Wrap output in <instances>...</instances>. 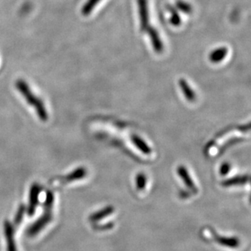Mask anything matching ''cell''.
Returning a JSON list of instances; mask_svg holds the SVG:
<instances>
[{"label": "cell", "instance_id": "4fadbf2b", "mask_svg": "<svg viewBox=\"0 0 251 251\" xmlns=\"http://www.w3.org/2000/svg\"><path fill=\"white\" fill-rule=\"evenodd\" d=\"M25 208L24 206H21L18 209V211H17V216H16V218H15V223L16 224H20L22 222V217L24 216L25 215Z\"/></svg>", "mask_w": 251, "mask_h": 251}, {"label": "cell", "instance_id": "8992f818", "mask_svg": "<svg viewBox=\"0 0 251 251\" xmlns=\"http://www.w3.org/2000/svg\"><path fill=\"white\" fill-rule=\"evenodd\" d=\"M40 185L38 184H34L32 185L30 190V195H29V210H28V214L29 215H33L34 210H35L36 205L38 204V195L40 193Z\"/></svg>", "mask_w": 251, "mask_h": 251}, {"label": "cell", "instance_id": "6da1fadb", "mask_svg": "<svg viewBox=\"0 0 251 251\" xmlns=\"http://www.w3.org/2000/svg\"><path fill=\"white\" fill-rule=\"evenodd\" d=\"M16 87H17L18 91L23 95V97L25 99L28 104L34 107L36 112L38 113V117L42 121H47L48 118V114L47 110H46L45 105L39 98L37 97L33 94L26 81L22 80V79L17 80L16 81Z\"/></svg>", "mask_w": 251, "mask_h": 251}, {"label": "cell", "instance_id": "3957f363", "mask_svg": "<svg viewBox=\"0 0 251 251\" xmlns=\"http://www.w3.org/2000/svg\"><path fill=\"white\" fill-rule=\"evenodd\" d=\"M147 32L149 34L150 38L151 41L152 47L154 48V51L158 54L163 52L164 44H163L161 38L159 37V33L157 32L156 29L152 27H149L147 28Z\"/></svg>", "mask_w": 251, "mask_h": 251}, {"label": "cell", "instance_id": "7a4b0ae2", "mask_svg": "<svg viewBox=\"0 0 251 251\" xmlns=\"http://www.w3.org/2000/svg\"><path fill=\"white\" fill-rule=\"evenodd\" d=\"M138 13L140 17V28L145 32L149 28V10L147 0H138Z\"/></svg>", "mask_w": 251, "mask_h": 251}, {"label": "cell", "instance_id": "277c9868", "mask_svg": "<svg viewBox=\"0 0 251 251\" xmlns=\"http://www.w3.org/2000/svg\"><path fill=\"white\" fill-rule=\"evenodd\" d=\"M51 219V215L50 212H47L44 216H42L38 221H36L35 223L33 224L28 230H27V233L29 236H33V235L37 234L38 232L40 231L42 228L45 227L46 225H48Z\"/></svg>", "mask_w": 251, "mask_h": 251}, {"label": "cell", "instance_id": "9c48e42d", "mask_svg": "<svg viewBox=\"0 0 251 251\" xmlns=\"http://www.w3.org/2000/svg\"><path fill=\"white\" fill-rule=\"evenodd\" d=\"M100 0H88L82 7V9H81L82 15H84V16L90 15L95 7H96V5L100 2Z\"/></svg>", "mask_w": 251, "mask_h": 251}, {"label": "cell", "instance_id": "30bf717a", "mask_svg": "<svg viewBox=\"0 0 251 251\" xmlns=\"http://www.w3.org/2000/svg\"><path fill=\"white\" fill-rule=\"evenodd\" d=\"M168 9L171 13L170 22L171 24L174 26H179L181 23L180 15L178 14V12L176 11L173 7L168 6Z\"/></svg>", "mask_w": 251, "mask_h": 251}, {"label": "cell", "instance_id": "ba28073f", "mask_svg": "<svg viewBox=\"0 0 251 251\" xmlns=\"http://www.w3.org/2000/svg\"><path fill=\"white\" fill-rule=\"evenodd\" d=\"M179 85H180L182 92L185 95V97L189 101H195L196 99V95L195 91L190 88V85L188 84L187 81L185 79H180L179 80Z\"/></svg>", "mask_w": 251, "mask_h": 251}, {"label": "cell", "instance_id": "5b68a950", "mask_svg": "<svg viewBox=\"0 0 251 251\" xmlns=\"http://www.w3.org/2000/svg\"><path fill=\"white\" fill-rule=\"evenodd\" d=\"M4 234L7 238V251H17L14 241V230L8 221L4 224Z\"/></svg>", "mask_w": 251, "mask_h": 251}, {"label": "cell", "instance_id": "7c38bea8", "mask_svg": "<svg viewBox=\"0 0 251 251\" xmlns=\"http://www.w3.org/2000/svg\"><path fill=\"white\" fill-rule=\"evenodd\" d=\"M85 172L83 168H80L76 171H74V173H71L69 176H67V181H71V180H75V179H79V178L83 177L85 176Z\"/></svg>", "mask_w": 251, "mask_h": 251}, {"label": "cell", "instance_id": "52a82bcc", "mask_svg": "<svg viewBox=\"0 0 251 251\" xmlns=\"http://www.w3.org/2000/svg\"><path fill=\"white\" fill-rule=\"evenodd\" d=\"M227 54V48H217L216 50H214L213 51H211L210 53V55H209V59L211 60V62L212 63H219V62H221L225 59L226 55Z\"/></svg>", "mask_w": 251, "mask_h": 251}, {"label": "cell", "instance_id": "8fae6325", "mask_svg": "<svg viewBox=\"0 0 251 251\" xmlns=\"http://www.w3.org/2000/svg\"><path fill=\"white\" fill-rule=\"evenodd\" d=\"M176 7H177L178 9L180 10L184 13L190 14V12H192L191 5L188 3V2L181 1V0H178L176 2Z\"/></svg>", "mask_w": 251, "mask_h": 251}]
</instances>
